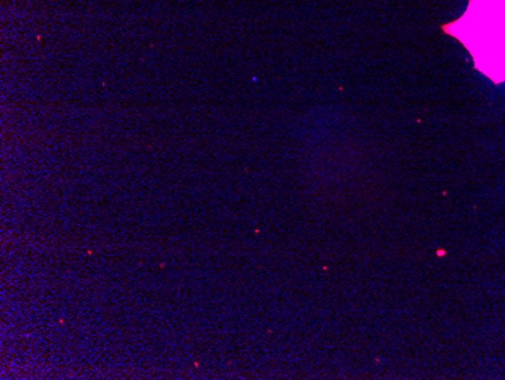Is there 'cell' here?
Instances as JSON below:
<instances>
[{"mask_svg": "<svg viewBox=\"0 0 505 380\" xmlns=\"http://www.w3.org/2000/svg\"><path fill=\"white\" fill-rule=\"evenodd\" d=\"M442 29L468 49L478 72L505 82V0H469L462 17Z\"/></svg>", "mask_w": 505, "mask_h": 380, "instance_id": "cell-1", "label": "cell"}]
</instances>
